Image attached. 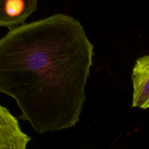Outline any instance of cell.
<instances>
[{
	"mask_svg": "<svg viewBox=\"0 0 149 149\" xmlns=\"http://www.w3.org/2000/svg\"><path fill=\"white\" fill-rule=\"evenodd\" d=\"M31 137L22 131L18 120L0 105V149H27Z\"/></svg>",
	"mask_w": 149,
	"mask_h": 149,
	"instance_id": "obj_2",
	"label": "cell"
},
{
	"mask_svg": "<svg viewBox=\"0 0 149 149\" xmlns=\"http://www.w3.org/2000/svg\"><path fill=\"white\" fill-rule=\"evenodd\" d=\"M94 46L77 19L58 13L0 39V93L39 134L75 126L86 101Z\"/></svg>",
	"mask_w": 149,
	"mask_h": 149,
	"instance_id": "obj_1",
	"label": "cell"
},
{
	"mask_svg": "<svg viewBox=\"0 0 149 149\" xmlns=\"http://www.w3.org/2000/svg\"><path fill=\"white\" fill-rule=\"evenodd\" d=\"M132 106L141 109H149V55L141 57L132 69Z\"/></svg>",
	"mask_w": 149,
	"mask_h": 149,
	"instance_id": "obj_4",
	"label": "cell"
},
{
	"mask_svg": "<svg viewBox=\"0 0 149 149\" xmlns=\"http://www.w3.org/2000/svg\"><path fill=\"white\" fill-rule=\"evenodd\" d=\"M37 4L38 0H0V27L12 29L25 23Z\"/></svg>",
	"mask_w": 149,
	"mask_h": 149,
	"instance_id": "obj_3",
	"label": "cell"
}]
</instances>
